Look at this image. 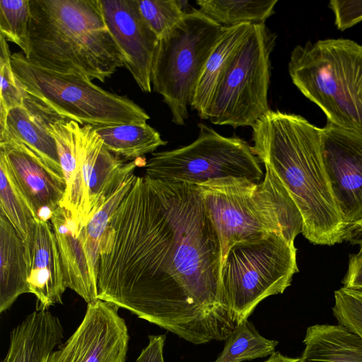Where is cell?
<instances>
[{
	"instance_id": "cell-1",
	"label": "cell",
	"mask_w": 362,
	"mask_h": 362,
	"mask_svg": "<svg viewBox=\"0 0 362 362\" xmlns=\"http://www.w3.org/2000/svg\"><path fill=\"white\" fill-rule=\"evenodd\" d=\"M221 272L197 185L136 176L102 240L98 299L194 344L226 340L238 322Z\"/></svg>"
},
{
	"instance_id": "cell-2",
	"label": "cell",
	"mask_w": 362,
	"mask_h": 362,
	"mask_svg": "<svg viewBox=\"0 0 362 362\" xmlns=\"http://www.w3.org/2000/svg\"><path fill=\"white\" fill-rule=\"evenodd\" d=\"M252 128V151L274 171L298 207L303 235L319 245L344 241L346 227L322 161L321 128L300 115L272 110Z\"/></svg>"
},
{
	"instance_id": "cell-3",
	"label": "cell",
	"mask_w": 362,
	"mask_h": 362,
	"mask_svg": "<svg viewBox=\"0 0 362 362\" xmlns=\"http://www.w3.org/2000/svg\"><path fill=\"white\" fill-rule=\"evenodd\" d=\"M30 62L105 82L124 57L109 31L100 0H30Z\"/></svg>"
},
{
	"instance_id": "cell-4",
	"label": "cell",
	"mask_w": 362,
	"mask_h": 362,
	"mask_svg": "<svg viewBox=\"0 0 362 362\" xmlns=\"http://www.w3.org/2000/svg\"><path fill=\"white\" fill-rule=\"evenodd\" d=\"M263 180L226 177L197 185L218 238L221 269L235 244L279 233L291 243L302 233L303 218L269 166Z\"/></svg>"
},
{
	"instance_id": "cell-5",
	"label": "cell",
	"mask_w": 362,
	"mask_h": 362,
	"mask_svg": "<svg viewBox=\"0 0 362 362\" xmlns=\"http://www.w3.org/2000/svg\"><path fill=\"white\" fill-rule=\"evenodd\" d=\"M288 73L293 83L325 114L327 122L362 133V45L325 39L296 45Z\"/></svg>"
},
{
	"instance_id": "cell-6",
	"label": "cell",
	"mask_w": 362,
	"mask_h": 362,
	"mask_svg": "<svg viewBox=\"0 0 362 362\" xmlns=\"http://www.w3.org/2000/svg\"><path fill=\"white\" fill-rule=\"evenodd\" d=\"M11 59L27 93L67 120L97 127L146 123L150 119L132 100L103 89L86 76L44 69L22 52L12 53Z\"/></svg>"
},
{
	"instance_id": "cell-7",
	"label": "cell",
	"mask_w": 362,
	"mask_h": 362,
	"mask_svg": "<svg viewBox=\"0 0 362 362\" xmlns=\"http://www.w3.org/2000/svg\"><path fill=\"white\" fill-rule=\"evenodd\" d=\"M223 29L192 8L158 40L151 68L152 90L163 97L176 125L185 124L197 83Z\"/></svg>"
},
{
	"instance_id": "cell-8",
	"label": "cell",
	"mask_w": 362,
	"mask_h": 362,
	"mask_svg": "<svg viewBox=\"0 0 362 362\" xmlns=\"http://www.w3.org/2000/svg\"><path fill=\"white\" fill-rule=\"evenodd\" d=\"M276 38L265 23L251 25L217 83L207 110L212 124L252 127L270 110V55Z\"/></svg>"
},
{
	"instance_id": "cell-9",
	"label": "cell",
	"mask_w": 362,
	"mask_h": 362,
	"mask_svg": "<svg viewBox=\"0 0 362 362\" xmlns=\"http://www.w3.org/2000/svg\"><path fill=\"white\" fill-rule=\"evenodd\" d=\"M297 249L279 233L240 243L229 250L221 279L229 307L238 324L247 320L266 298L282 293L299 272Z\"/></svg>"
},
{
	"instance_id": "cell-10",
	"label": "cell",
	"mask_w": 362,
	"mask_h": 362,
	"mask_svg": "<svg viewBox=\"0 0 362 362\" xmlns=\"http://www.w3.org/2000/svg\"><path fill=\"white\" fill-rule=\"evenodd\" d=\"M199 135L189 145L153 153L144 175L199 185L226 177L259 181L264 176L260 162L247 141L227 137L211 127L199 124Z\"/></svg>"
},
{
	"instance_id": "cell-11",
	"label": "cell",
	"mask_w": 362,
	"mask_h": 362,
	"mask_svg": "<svg viewBox=\"0 0 362 362\" xmlns=\"http://www.w3.org/2000/svg\"><path fill=\"white\" fill-rule=\"evenodd\" d=\"M72 122L78 170L73 193L62 207L85 226L135 168L146 162L141 158L126 162L105 146L93 127Z\"/></svg>"
},
{
	"instance_id": "cell-12",
	"label": "cell",
	"mask_w": 362,
	"mask_h": 362,
	"mask_svg": "<svg viewBox=\"0 0 362 362\" xmlns=\"http://www.w3.org/2000/svg\"><path fill=\"white\" fill-rule=\"evenodd\" d=\"M118 309L100 299L88 303L79 326L47 362H125L129 335Z\"/></svg>"
},
{
	"instance_id": "cell-13",
	"label": "cell",
	"mask_w": 362,
	"mask_h": 362,
	"mask_svg": "<svg viewBox=\"0 0 362 362\" xmlns=\"http://www.w3.org/2000/svg\"><path fill=\"white\" fill-rule=\"evenodd\" d=\"M321 129L325 170L346 229L362 220V133L329 122Z\"/></svg>"
},
{
	"instance_id": "cell-14",
	"label": "cell",
	"mask_w": 362,
	"mask_h": 362,
	"mask_svg": "<svg viewBox=\"0 0 362 362\" xmlns=\"http://www.w3.org/2000/svg\"><path fill=\"white\" fill-rule=\"evenodd\" d=\"M105 24L124 57V67L144 93H151L158 37L140 13L137 0H100Z\"/></svg>"
},
{
	"instance_id": "cell-15",
	"label": "cell",
	"mask_w": 362,
	"mask_h": 362,
	"mask_svg": "<svg viewBox=\"0 0 362 362\" xmlns=\"http://www.w3.org/2000/svg\"><path fill=\"white\" fill-rule=\"evenodd\" d=\"M0 156L35 219L49 221L64 196V177L16 141H1Z\"/></svg>"
},
{
	"instance_id": "cell-16",
	"label": "cell",
	"mask_w": 362,
	"mask_h": 362,
	"mask_svg": "<svg viewBox=\"0 0 362 362\" xmlns=\"http://www.w3.org/2000/svg\"><path fill=\"white\" fill-rule=\"evenodd\" d=\"M23 243L27 282L37 298V310L62 304L67 286L51 223L35 219Z\"/></svg>"
},
{
	"instance_id": "cell-17",
	"label": "cell",
	"mask_w": 362,
	"mask_h": 362,
	"mask_svg": "<svg viewBox=\"0 0 362 362\" xmlns=\"http://www.w3.org/2000/svg\"><path fill=\"white\" fill-rule=\"evenodd\" d=\"M62 119L65 118L29 95L22 105L8 112L0 142L13 141L24 145L48 168L63 176L57 144L49 132L51 124Z\"/></svg>"
},
{
	"instance_id": "cell-18",
	"label": "cell",
	"mask_w": 362,
	"mask_h": 362,
	"mask_svg": "<svg viewBox=\"0 0 362 362\" xmlns=\"http://www.w3.org/2000/svg\"><path fill=\"white\" fill-rule=\"evenodd\" d=\"M50 223L55 234L67 288L88 304L98 300L97 279L90 270L82 243L83 226L66 209L59 206Z\"/></svg>"
},
{
	"instance_id": "cell-19",
	"label": "cell",
	"mask_w": 362,
	"mask_h": 362,
	"mask_svg": "<svg viewBox=\"0 0 362 362\" xmlns=\"http://www.w3.org/2000/svg\"><path fill=\"white\" fill-rule=\"evenodd\" d=\"M63 338L64 329L57 316L47 310L34 311L11 330L1 362H47Z\"/></svg>"
},
{
	"instance_id": "cell-20",
	"label": "cell",
	"mask_w": 362,
	"mask_h": 362,
	"mask_svg": "<svg viewBox=\"0 0 362 362\" xmlns=\"http://www.w3.org/2000/svg\"><path fill=\"white\" fill-rule=\"evenodd\" d=\"M300 362H362V338L339 324L308 327Z\"/></svg>"
},
{
	"instance_id": "cell-21",
	"label": "cell",
	"mask_w": 362,
	"mask_h": 362,
	"mask_svg": "<svg viewBox=\"0 0 362 362\" xmlns=\"http://www.w3.org/2000/svg\"><path fill=\"white\" fill-rule=\"evenodd\" d=\"M29 293L23 240L0 211V313Z\"/></svg>"
},
{
	"instance_id": "cell-22",
	"label": "cell",
	"mask_w": 362,
	"mask_h": 362,
	"mask_svg": "<svg viewBox=\"0 0 362 362\" xmlns=\"http://www.w3.org/2000/svg\"><path fill=\"white\" fill-rule=\"evenodd\" d=\"M252 24L243 23L223 27L197 83L191 103L201 119H208L207 110L216 88L234 51L247 34Z\"/></svg>"
},
{
	"instance_id": "cell-23",
	"label": "cell",
	"mask_w": 362,
	"mask_h": 362,
	"mask_svg": "<svg viewBox=\"0 0 362 362\" xmlns=\"http://www.w3.org/2000/svg\"><path fill=\"white\" fill-rule=\"evenodd\" d=\"M105 146L125 160H134L167 144L159 132L146 123L93 127Z\"/></svg>"
},
{
	"instance_id": "cell-24",
	"label": "cell",
	"mask_w": 362,
	"mask_h": 362,
	"mask_svg": "<svg viewBox=\"0 0 362 362\" xmlns=\"http://www.w3.org/2000/svg\"><path fill=\"white\" fill-rule=\"evenodd\" d=\"M277 0H198L199 10L223 27L262 24L274 13Z\"/></svg>"
},
{
	"instance_id": "cell-25",
	"label": "cell",
	"mask_w": 362,
	"mask_h": 362,
	"mask_svg": "<svg viewBox=\"0 0 362 362\" xmlns=\"http://www.w3.org/2000/svg\"><path fill=\"white\" fill-rule=\"evenodd\" d=\"M136 176L131 175L103 203L81 231L82 243L91 272L97 279L100 247L110 220L132 187Z\"/></svg>"
},
{
	"instance_id": "cell-26",
	"label": "cell",
	"mask_w": 362,
	"mask_h": 362,
	"mask_svg": "<svg viewBox=\"0 0 362 362\" xmlns=\"http://www.w3.org/2000/svg\"><path fill=\"white\" fill-rule=\"evenodd\" d=\"M278 341L262 337L253 325L245 320L238 324L226 340L224 348L213 362H243L270 356Z\"/></svg>"
},
{
	"instance_id": "cell-27",
	"label": "cell",
	"mask_w": 362,
	"mask_h": 362,
	"mask_svg": "<svg viewBox=\"0 0 362 362\" xmlns=\"http://www.w3.org/2000/svg\"><path fill=\"white\" fill-rule=\"evenodd\" d=\"M0 211L7 217L20 238L25 240L35 221V218L1 156H0Z\"/></svg>"
},
{
	"instance_id": "cell-28",
	"label": "cell",
	"mask_w": 362,
	"mask_h": 362,
	"mask_svg": "<svg viewBox=\"0 0 362 362\" xmlns=\"http://www.w3.org/2000/svg\"><path fill=\"white\" fill-rule=\"evenodd\" d=\"M49 132L57 144L60 165L66 182L64 196L60 204V206H63L73 193L78 170L73 122L66 119H59L51 124Z\"/></svg>"
},
{
	"instance_id": "cell-29",
	"label": "cell",
	"mask_w": 362,
	"mask_h": 362,
	"mask_svg": "<svg viewBox=\"0 0 362 362\" xmlns=\"http://www.w3.org/2000/svg\"><path fill=\"white\" fill-rule=\"evenodd\" d=\"M30 0L0 1V35L18 46L25 57L29 52Z\"/></svg>"
},
{
	"instance_id": "cell-30",
	"label": "cell",
	"mask_w": 362,
	"mask_h": 362,
	"mask_svg": "<svg viewBox=\"0 0 362 362\" xmlns=\"http://www.w3.org/2000/svg\"><path fill=\"white\" fill-rule=\"evenodd\" d=\"M11 54L7 41L0 35V134L8 112L22 105L29 96L13 70Z\"/></svg>"
},
{
	"instance_id": "cell-31",
	"label": "cell",
	"mask_w": 362,
	"mask_h": 362,
	"mask_svg": "<svg viewBox=\"0 0 362 362\" xmlns=\"http://www.w3.org/2000/svg\"><path fill=\"white\" fill-rule=\"evenodd\" d=\"M143 18L158 39L168 33L185 12L176 0H137Z\"/></svg>"
},
{
	"instance_id": "cell-32",
	"label": "cell",
	"mask_w": 362,
	"mask_h": 362,
	"mask_svg": "<svg viewBox=\"0 0 362 362\" xmlns=\"http://www.w3.org/2000/svg\"><path fill=\"white\" fill-rule=\"evenodd\" d=\"M332 310L339 324L362 338V290L343 286L335 291Z\"/></svg>"
},
{
	"instance_id": "cell-33",
	"label": "cell",
	"mask_w": 362,
	"mask_h": 362,
	"mask_svg": "<svg viewBox=\"0 0 362 362\" xmlns=\"http://www.w3.org/2000/svg\"><path fill=\"white\" fill-rule=\"evenodd\" d=\"M329 7L335 17V25L339 30H345L362 21V0H332Z\"/></svg>"
},
{
	"instance_id": "cell-34",
	"label": "cell",
	"mask_w": 362,
	"mask_h": 362,
	"mask_svg": "<svg viewBox=\"0 0 362 362\" xmlns=\"http://www.w3.org/2000/svg\"><path fill=\"white\" fill-rule=\"evenodd\" d=\"M148 339V345L141 351L136 362H165L163 347L166 335H149Z\"/></svg>"
},
{
	"instance_id": "cell-35",
	"label": "cell",
	"mask_w": 362,
	"mask_h": 362,
	"mask_svg": "<svg viewBox=\"0 0 362 362\" xmlns=\"http://www.w3.org/2000/svg\"><path fill=\"white\" fill-rule=\"evenodd\" d=\"M341 282L346 288L362 290V251L350 255L348 269Z\"/></svg>"
},
{
	"instance_id": "cell-36",
	"label": "cell",
	"mask_w": 362,
	"mask_h": 362,
	"mask_svg": "<svg viewBox=\"0 0 362 362\" xmlns=\"http://www.w3.org/2000/svg\"><path fill=\"white\" fill-rule=\"evenodd\" d=\"M344 240L352 245H358L362 251V220L346 229Z\"/></svg>"
},
{
	"instance_id": "cell-37",
	"label": "cell",
	"mask_w": 362,
	"mask_h": 362,
	"mask_svg": "<svg viewBox=\"0 0 362 362\" xmlns=\"http://www.w3.org/2000/svg\"><path fill=\"white\" fill-rule=\"evenodd\" d=\"M264 362H300V358L288 357L276 351L271 354L269 358Z\"/></svg>"
}]
</instances>
